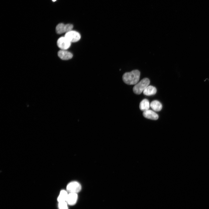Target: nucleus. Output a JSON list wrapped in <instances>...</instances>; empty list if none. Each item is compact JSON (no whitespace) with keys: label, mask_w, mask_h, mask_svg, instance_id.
<instances>
[{"label":"nucleus","mask_w":209,"mask_h":209,"mask_svg":"<svg viewBox=\"0 0 209 209\" xmlns=\"http://www.w3.org/2000/svg\"><path fill=\"white\" fill-rule=\"evenodd\" d=\"M156 88L153 86H148L143 92L144 95L150 96L155 95L157 93Z\"/></svg>","instance_id":"nucleus-10"},{"label":"nucleus","mask_w":209,"mask_h":209,"mask_svg":"<svg viewBox=\"0 0 209 209\" xmlns=\"http://www.w3.org/2000/svg\"><path fill=\"white\" fill-rule=\"evenodd\" d=\"M73 27V26L72 24H65L63 23H60L56 27V31L58 34L66 33L72 30Z\"/></svg>","instance_id":"nucleus-3"},{"label":"nucleus","mask_w":209,"mask_h":209,"mask_svg":"<svg viewBox=\"0 0 209 209\" xmlns=\"http://www.w3.org/2000/svg\"><path fill=\"white\" fill-rule=\"evenodd\" d=\"M68 194V191L65 190H62L57 198L58 202H66Z\"/></svg>","instance_id":"nucleus-12"},{"label":"nucleus","mask_w":209,"mask_h":209,"mask_svg":"<svg viewBox=\"0 0 209 209\" xmlns=\"http://www.w3.org/2000/svg\"><path fill=\"white\" fill-rule=\"evenodd\" d=\"M66 189L67 191L70 193H77L81 191V186L80 184L77 182H72L68 185Z\"/></svg>","instance_id":"nucleus-4"},{"label":"nucleus","mask_w":209,"mask_h":209,"mask_svg":"<svg viewBox=\"0 0 209 209\" xmlns=\"http://www.w3.org/2000/svg\"><path fill=\"white\" fill-rule=\"evenodd\" d=\"M68 204L66 202H58L59 209H68Z\"/></svg>","instance_id":"nucleus-14"},{"label":"nucleus","mask_w":209,"mask_h":209,"mask_svg":"<svg viewBox=\"0 0 209 209\" xmlns=\"http://www.w3.org/2000/svg\"><path fill=\"white\" fill-rule=\"evenodd\" d=\"M53 2H55L56 1V0H52Z\"/></svg>","instance_id":"nucleus-15"},{"label":"nucleus","mask_w":209,"mask_h":209,"mask_svg":"<svg viewBox=\"0 0 209 209\" xmlns=\"http://www.w3.org/2000/svg\"><path fill=\"white\" fill-rule=\"evenodd\" d=\"M140 75V72L138 70H135L124 74L122 79L124 82L128 85H135L139 81Z\"/></svg>","instance_id":"nucleus-1"},{"label":"nucleus","mask_w":209,"mask_h":209,"mask_svg":"<svg viewBox=\"0 0 209 209\" xmlns=\"http://www.w3.org/2000/svg\"><path fill=\"white\" fill-rule=\"evenodd\" d=\"M59 57L64 60H69L71 59L73 56L72 54L67 50H61L58 53Z\"/></svg>","instance_id":"nucleus-7"},{"label":"nucleus","mask_w":209,"mask_h":209,"mask_svg":"<svg viewBox=\"0 0 209 209\" xmlns=\"http://www.w3.org/2000/svg\"><path fill=\"white\" fill-rule=\"evenodd\" d=\"M143 114L145 118L153 120H157L159 118L158 115L152 110H148L144 111Z\"/></svg>","instance_id":"nucleus-8"},{"label":"nucleus","mask_w":209,"mask_h":209,"mask_svg":"<svg viewBox=\"0 0 209 209\" xmlns=\"http://www.w3.org/2000/svg\"><path fill=\"white\" fill-rule=\"evenodd\" d=\"M150 106V104L149 103V101L146 99H144L139 104L140 109L143 111L149 110Z\"/></svg>","instance_id":"nucleus-13"},{"label":"nucleus","mask_w":209,"mask_h":209,"mask_svg":"<svg viewBox=\"0 0 209 209\" xmlns=\"http://www.w3.org/2000/svg\"><path fill=\"white\" fill-rule=\"evenodd\" d=\"M78 198L77 193H70L68 194L66 202L68 205L73 206L76 204Z\"/></svg>","instance_id":"nucleus-9"},{"label":"nucleus","mask_w":209,"mask_h":209,"mask_svg":"<svg viewBox=\"0 0 209 209\" xmlns=\"http://www.w3.org/2000/svg\"><path fill=\"white\" fill-rule=\"evenodd\" d=\"M151 108L155 111L159 112L160 111L162 108L161 103L157 100L152 101L150 104Z\"/></svg>","instance_id":"nucleus-11"},{"label":"nucleus","mask_w":209,"mask_h":209,"mask_svg":"<svg viewBox=\"0 0 209 209\" xmlns=\"http://www.w3.org/2000/svg\"><path fill=\"white\" fill-rule=\"evenodd\" d=\"M150 82V80L147 78L143 79L133 87V90L134 93L137 95H140L149 86Z\"/></svg>","instance_id":"nucleus-2"},{"label":"nucleus","mask_w":209,"mask_h":209,"mask_svg":"<svg viewBox=\"0 0 209 209\" xmlns=\"http://www.w3.org/2000/svg\"><path fill=\"white\" fill-rule=\"evenodd\" d=\"M71 43L65 37L59 38L57 40V44L61 50H67L71 45Z\"/></svg>","instance_id":"nucleus-6"},{"label":"nucleus","mask_w":209,"mask_h":209,"mask_svg":"<svg viewBox=\"0 0 209 209\" xmlns=\"http://www.w3.org/2000/svg\"><path fill=\"white\" fill-rule=\"evenodd\" d=\"M65 37L71 43L77 42L81 38V36L79 33L72 30L66 33Z\"/></svg>","instance_id":"nucleus-5"}]
</instances>
